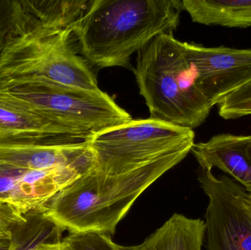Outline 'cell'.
<instances>
[{
    "instance_id": "3",
    "label": "cell",
    "mask_w": 251,
    "mask_h": 250,
    "mask_svg": "<svg viewBox=\"0 0 251 250\" xmlns=\"http://www.w3.org/2000/svg\"><path fill=\"white\" fill-rule=\"evenodd\" d=\"M184 43L173 33L158 35L137 53L134 73L149 117L194 129L213 106L196 88Z\"/></svg>"
},
{
    "instance_id": "14",
    "label": "cell",
    "mask_w": 251,
    "mask_h": 250,
    "mask_svg": "<svg viewBox=\"0 0 251 250\" xmlns=\"http://www.w3.org/2000/svg\"><path fill=\"white\" fill-rule=\"evenodd\" d=\"M206 226L200 219L174 214L144 242L123 250H202Z\"/></svg>"
},
{
    "instance_id": "12",
    "label": "cell",
    "mask_w": 251,
    "mask_h": 250,
    "mask_svg": "<svg viewBox=\"0 0 251 250\" xmlns=\"http://www.w3.org/2000/svg\"><path fill=\"white\" fill-rule=\"evenodd\" d=\"M50 139L66 143H80L13 96L0 76V139Z\"/></svg>"
},
{
    "instance_id": "20",
    "label": "cell",
    "mask_w": 251,
    "mask_h": 250,
    "mask_svg": "<svg viewBox=\"0 0 251 250\" xmlns=\"http://www.w3.org/2000/svg\"><path fill=\"white\" fill-rule=\"evenodd\" d=\"M15 0H0V55L14 29Z\"/></svg>"
},
{
    "instance_id": "19",
    "label": "cell",
    "mask_w": 251,
    "mask_h": 250,
    "mask_svg": "<svg viewBox=\"0 0 251 250\" xmlns=\"http://www.w3.org/2000/svg\"><path fill=\"white\" fill-rule=\"evenodd\" d=\"M26 220L25 213L20 208L0 201V236L12 237L15 227Z\"/></svg>"
},
{
    "instance_id": "13",
    "label": "cell",
    "mask_w": 251,
    "mask_h": 250,
    "mask_svg": "<svg viewBox=\"0 0 251 250\" xmlns=\"http://www.w3.org/2000/svg\"><path fill=\"white\" fill-rule=\"evenodd\" d=\"M88 3V0H15L13 32L72 30Z\"/></svg>"
},
{
    "instance_id": "5",
    "label": "cell",
    "mask_w": 251,
    "mask_h": 250,
    "mask_svg": "<svg viewBox=\"0 0 251 250\" xmlns=\"http://www.w3.org/2000/svg\"><path fill=\"white\" fill-rule=\"evenodd\" d=\"M97 173L121 175L172 157L185 159L195 145L193 129L156 119L131 120L87 140Z\"/></svg>"
},
{
    "instance_id": "11",
    "label": "cell",
    "mask_w": 251,
    "mask_h": 250,
    "mask_svg": "<svg viewBox=\"0 0 251 250\" xmlns=\"http://www.w3.org/2000/svg\"><path fill=\"white\" fill-rule=\"evenodd\" d=\"M200 168L219 169L251 193V135L221 134L193 145Z\"/></svg>"
},
{
    "instance_id": "9",
    "label": "cell",
    "mask_w": 251,
    "mask_h": 250,
    "mask_svg": "<svg viewBox=\"0 0 251 250\" xmlns=\"http://www.w3.org/2000/svg\"><path fill=\"white\" fill-rule=\"evenodd\" d=\"M82 176L75 169L29 170L0 160V201L26 214L44 210L60 190Z\"/></svg>"
},
{
    "instance_id": "15",
    "label": "cell",
    "mask_w": 251,
    "mask_h": 250,
    "mask_svg": "<svg viewBox=\"0 0 251 250\" xmlns=\"http://www.w3.org/2000/svg\"><path fill=\"white\" fill-rule=\"evenodd\" d=\"M192 21L207 26H251V0H182Z\"/></svg>"
},
{
    "instance_id": "10",
    "label": "cell",
    "mask_w": 251,
    "mask_h": 250,
    "mask_svg": "<svg viewBox=\"0 0 251 250\" xmlns=\"http://www.w3.org/2000/svg\"><path fill=\"white\" fill-rule=\"evenodd\" d=\"M0 160L29 170L71 168L85 175L95 167L88 142L65 143L55 139H0Z\"/></svg>"
},
{
    "instance_id": "18",
    "label": "cell",
    "mask_w": 251,
    "mask_h": 250,
    "mask_svg": "<svg viewBox=\"0 0 251 250\" xmlns=\"http://www.w3.org/2000/svg\"><path fill=\"white\" fill-rule=\"evenodd\" d=\"M63 242L69 250H123L110 236L103 233H69Z\"/></svg>"
},
{
    "instance_id": "8",
    "label": "cell",
    "mask_w": 251,
    "mask_h": 250,
    "mask_svg": "<svg viewBox=\"0 0 251 250\" xmlns=\"http://www.w3.org/2000/svg\"><path fill=\"white\" fill-rule=\"evenodd\" d=\"M184 44L196 88L213 107L251 80V49Z\"/></svg>"
},
{
    "instance_id": "2",
    "label": "cell",
    "mask_w": 251,
    "mask_h": 250,
    "mask_svg": "<svg viewBox=\"0 0 251 250\" xmlns=\"http://www.w3.org/2000/svg\"><path fill=\"white\" fill-rule=\"evenodd\" d=\"M183 159L172 157L121 175L92 170L60 190L46 206V215L69 233L111 236L139 197Z\"/></svg>"
},
{
    "instance_id": "1",
    "label": "cell",
    "mask_w": 251,
    "mask_h": 250,
    "mask_svg": "<svg viewBox=\"0 0 251 250\" xmlns=\"http://www.w3.org/2000/svg\"><path fill=\"white\" fill-rule=\"evenodd\" d=\"M183 10L180 0H91L72 35L90 65L127 68L132 54L177 29Z\"/></svg>"
},
{
    "instance_id": "6",
    "label": "cell",
    "mask_w": 251,
    "mask_h": 250,
    "mask_svg": "<svg viewBox=\"0 0 251 250\" xmlns=\"http://www.w3.org/2000/svg\"><path fill=\"white\" fill-rule=\"evenodd\" d=\"M72 35L69 29L16 37L4 54L6 73L9 76H43L55 83L80 89H100L88 62L74 51Z\"/></svg>"
},
{
    "instance_id": "21",
    "label": "cell",
    "mask_w": 251,
    "mask_h": 250,
    "mask_svg": "<svg viewBox=\"0 0 251 250\" xmlns=\"http://www.w3.org/2000/svg\"><path fill=\"white\" fill-rule=\"evenodd\" d=\"M30 250H69L63 240L60 242H45L39 244Z\"/></svg>"
},
{
    "instance_id": "17",
    "label": "cell",
    "mask_w": 251,
    "mask_h": 250,
    "mask_svg": "<svg viewBox=\"0 0 251 250\" xmlns=\"http://www.w3.org/2000/svg\"><path fill=\"white\" fill-rule=\"evenodd\" d=\"M218 107L219 115L225 120L251 115V80L227 95Z\"/></svg>"
},
{
    "instance_id": "16",
    "label": "cell",
    "mask_w": 251,
    "mask_h": 250,
    "mask_svg": "<svg viewBox=\"0 0 251 250\" xmlns=\"http://www.w3.org/2000/svg\"><path fill=\"white\" fill-rule=\"evenodd\" d=\"M55 227L44 222H28L21 226L12 235L17 245L16 250H30L37 245L52 242L57 239Z\"/></svg>"
},
{
    "instance_id": "22",
    "label": "cell",
    "mask_w": 251,
    "mask_h": 250,
    "mask_svg": "<svg viewBox=\"0 0 251 250\" xmlns=\"http://www.w3.org/2000/svg\"><path fill=\"white\" fill-rule=\"evenodd\" d=\"M17 248L12 237L0 236V250H16Z\"/></svg>"
},
{
    "instance_id": "4",
    "label": "cell",
    "mask_w": 251,
    "mask_h": 250,
    "mask_svg": "<svg viewBox=\"0 0 251 250\" xmlns=\"http://www.w3.org/2000/svg\"><path fill=\"white\" fill-rule=\"evenodd\" d=\"M1 76L13 96L80 142H87L94 134L132 120L100 89L65 86L43 76Z\"/></svg>"
},
{
    "instance_id": "23",
    "label": "cell",
    "mask_w": 251,
    "mask_h": 250,
    "mask_svg": "<svg viewBox=\"0 0 251 250\" xmlns=\"http://www.w3.org/2000/svg\"><path fill=\"white\" fill-rule=\"evenodd\" d=\"M250 195H251V193H250Z\"/></svg>"
},
{
    "instance_id": "7",
    "label": "cell",
    "mask_w": 251,
    "mask_h": 250,
    "mask_svg": "<svg viewBox=\"0 0 251 250\" xmlns=\"http://www.w3.org/2000/svg\"><path fill=\"white\" fill-rule=\"evenodd\" d=\"M198 181L207 196L205 214L206 250H251V198L226 175L216 177L201 169Z\"/></svg>"
}]
</instances>
